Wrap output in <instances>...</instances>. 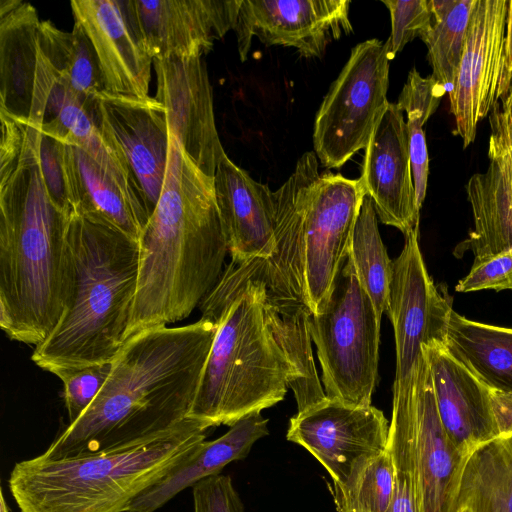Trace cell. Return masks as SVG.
<instances>
[{
    "label": "cell",
    "mask_w": 512,
    "mask_h": 512,
    "mask_svg": "<svg viewBox=\"0 0 512 512\" xmlns=\"http://www.w3.org/2000/svg\"><path fill=\"white\" fill-rule=\"evenodd\" d=\"M389 424L372 405L326 398L290 418L286 438L306 449L333 484H343L357 463L386 449Z\"/></svg>",
    "instance_id": "13"
},
{
    "label": "cell",
    "mask_w": 512,
    "mask_h": 512,
    "mask_svg": "<svg viewBox=\"0 0 512 512\" xmlns=\"http://www.w3.org/2000/svg\"><path fill=\"white\" fill-rule=\"evenodd\" d=\"M380 325L348 253L327 299L310 320L327 398L352 406L372 405L379 381Z\"/></svg>",
    "instance_id": "7"
},
{
    "label": "cell",
    "mask_w": 512,
    "mask_h": 512,
    "mask_svg": "<svg viewBox=\"0 0 512 512\" xmlns=\"http://www.w3.org/2000/svg\"><path fill=\"white\" fill-rule=\"evenodd\" d=\"M460 512H470L468 509H463L462 511Z\"/></svg>",
    "instance_id": "46"
},
{
    "label": "cell",
    "mask_w": 512,
    "mask_h": 512,
    "mask_svg": "<svg viewBox=\"0 0 512 512\" xmlns=\"http://www.w3.org/2000/svg\"><path fill=\"white\" fill-rule=\"evenodd\" d=\"M489 158L512 152V81L494 104L490 114Z\"/></svg>",
    "instance_id": "40"
},
{
    "label": "cell",
    "mask_w": 512,
    "mask_h": 512,
    "mask_svg": "<svg viewBox=\"0 0 512 512\" xmlns=\"http://www.w3.org/2000/svg\"><path fill=\"white\" fill-rule=\"evenodd\" d=\"M504 156H505V159H506V162H507L509 176H510V181H511V187H512V152L508 153V154H505Z\"/></svg>",
    "instance_id": "44"
},
{
    "label": "cell",
    "mask_w": 512,
    "mask_h": 512,
    "mask_svg": "<svg viewBox=\"0 0 512 512\" xmlns=\"http://www.w3.org/2000/svg\"><path fill=\"white\" fill-rule=\"evenodd\" d=\"M155 98L166 110L169 130L192 161L213 178L226 154L215 123L213 92L201 56L154 59Z\"/></svg>",
    "instance_id": "17"
},
{
    "label": "cell",
    "mask_w": 512,
    "mask_h": 512,
    "mask_svg": "<svg viewBox=\"0 0 512 512\" xmlns=\"http://www.w3.org/2000/svg\"><path fill=\"white\" fill-rule=\"evenodd\" d=\"M35 125L39 161L47 188L53 200L72 214L66 183L65 143L44 132L39 125Z\"/></svg>",
    "instance_id": "36"
},
{
    "label": "cell",
    "mask_w": 512,
    "mask_h": 512,
    "mask_svg": "<svg viewBox=\"0 0 512 512\" xmlns=\"http://www.w3.org/2000/svg\"><path fill=\"white\" fill-rule=\"evenodd\" d=\"M69 246L66 309L31 356L56 376L115 358L126 339L138 283L139 243L115 227L72 213Z\"/></svg>",
    "instance_id": "4"
},
{
    "label": "cell",
    "mask_w": 512,
    "mask_h": 512,
    "mask_svg": "<svg viewBox=\"0 0 512 512\" xmlns=\"http://www.w3.org/2000/svg\"><path fill=\"white\" fill-rule=\"evenodd\" d=\"M112 369V361L67 371L57 377L64 387L69 423L75 422L94 402Z\"/></svg>",
    "instance_id": "35"
},
{
    "label": "cell",
    "mask_w": 512,
    "mask_h": 512,
    "mask_svg": "<svg viewBox=\"0 0 512 512\" xmlns=\"http://www.w3.org/2000/svg\"><path fill=\"white\" fill-rule=\"evenodd\" d=\"M482 289H512V250L474 262L470 272L455 287L458 292Z\"/></svg>",
    "instance_id": "38"
},
{
    "label": "cell",
    "mask_w": 512,
    "mask_h": 512,
    "mask_svg": "<svg viewBox=\"0 0 512 512\" xmlns=\"http://www.w3.org/2000/svg\"><path fill=\"white\" fill-rule=\"evenodd\" d=\"M37 46L54 72L81 98L90 101L105 90L97 55L78 22L74 21L72 32H65L48 20L41 21Z\"/></svg>",
    "instance_id": "28"
},
{
    "label": "cell",
    "mask_w": 512,
    "mask_h": 512,
    "mask_svg": "<svg viewBox=\"0 0 512 512\" xmlns=\"http://www.w3.org/2000/svg\"><path fill=\"white\" fill-rule=\"evenodd\" d=\"M452 308L430 278L418 243V230L405 236L400 255L393 260L389 316L395 337L396 373L392 414L416 410L429 364L424 346L445 342Z\"/></svg>",
    "instance_id": "8"
},
{
    "label": "cell",
    "mask_w": 512,
    "mask_h": 512,
    "mask_svg": "<svg viewBox=\"0 0 512 512\" xmlns=\"http://www.w3.org/2000/svg\"><path fill=\"white\" fill-rule=\"evenodd\" d=\"M138 243L137 291L125 341L187 318L218 282L228 252L213 178L171 131L164 186Z\"/></svg>",
    "instance_id": "3"
},
{
    "label": "cell",
    "mask_w": 512,
    "mask_h": 512,
    "mask_svg": "<svg viewBox=\"0 0 512 512\" xmlns=\"http://www.w3.org/2000/svg\"><path fill=\"white\" fill-rule=\"evenodd\" d=\"M495 448L512 471V434L492 441Z\"/></svg>",
    "instance_id": "43"
},
{
    "label": "cell",
    "mask_w": 512,
    "mask_h": 512,
    "mask_svg": "<svg viewBox=\"0 0 512 512\" xmlns=\"http://www.w3.org/2000/svg\"><path fill=\"white\" fill-rule=\"evenodd\" d=\"M438 413L450 440L467 460L499 438L490 388L456 359L443 342L424 346Z\"/></svg>",
    "instance_id": "21"
},
{
    "label": "cell",
    "mask_w": 512,
    "mask_h": 512,
    "mask_svg": "<svg viewBox=\"0 0 512 512\" xmlns=\"http://www.w3.org/2000/svg\"><path fill=\"white\" fill-rule=\"evenodd\" d=\"M133 27L152 59L207 54L234 29L242 0H125Z\"/></svg>",
    "instance_id": "16"
},
{
    "label": "cell",
    "mask_w": 512,
    "mask_h": 512,
    "mask_svg": "<svg viewBox=\"0 0 512 512\" xmlns=\"http://www.w3.org/2000/svg\"><path fill=\"white\" fill-rule=\"evenodd\" d=\"M199 306L216 333L188 417L230 427L282 401L292 373L266 323L257 285L213 289Z\"/></svg>",
    "instance_id": "6"
},
{
    "label": "cell",
    "mask_w": 512,
    "mask_h": 512,
    "mask_svg": "<svg viewBox=\"0 0 512 512\" xmlns=\"http://www.w3.org/2000/svg\"><path fill=\"white\" fill-rule=\"evenodd\" d=\"M65 170L72 213L102 221L139 240L149 219L147 211L85 151L65 143Z\"/></svg>",
    "instance_id": "24"
},
{
    "label": "cell",
    "mask_w": 512,
    "mask_h": 512,
    "mask_svg": "<svg viewBox=\"0 0 512 512\" xmlns=\"http://www.w3.org/2000/svg\"><path fill=\"white\" fill-rule=\"evenodd\" d=\"M215 197L231 261L268 258L276 250L274 191L225 154L213 177Z\"/></svg>",
    "instance_id": "22"
},
{
    "label": "cell",
    "mask_w": 512,
    "mask_h": 512,
    "mask_svg": "<svg viewBox=\"0 0 512 512\" xmlns=\"http://www.w3.org/2000/svg\"><path fill=\"white\" fill-rule=\"evenodd\" d=\"M216 325L207 319L129 337L90 407L40 454L59 459L127 444L173 428L194 403Z\"/></svg>",
    "instance_id": "2"
},
{
    "label": "cell",
    "mask_w": 512,
    "mask_h": 512,
    "mask_svg": "<svg viewBox=\"0 0 512 512\" xmlns=\"http://www.w3.org/2000/svg\"><path fill=\"white\" fill-rule=\"evenodd\" d=\"M0 499H1L0 512H9V507H8V505L5 502L4 494H3L2 489H1Z\"/></svg>",
    "instance_id": "45"
},
{
    "label": "cell",
    "mask_w": 512,
    "mask_h": 512,
    "mask_svg": "<svg viewBox=\"0 0 512 512\" xmlns=\"http://www.w3.org/2000/svg\"><path fill=\"white\" fill-rule=\"evenodd\" d=\"M391 429L405 440L412 462L419 512H457L466 459L441 422L428 368L413 416H391Z\"/></svg>",
    "instance_id": "18"
},
{
    "label": "cell",
    "mask_w": 512,
    "mask_h": 512,
    "mask_svg": "<svg viewBox=\"0 0 512 512\" xmlns=\"http://www.w3.org/2000/svg\"><path fill=\"white\" fill-rule=\"evenodd\" d=\"M394 477L387 449L361 460L343 484H333L337 512H386L393 495Z\"/></svg>",
    "instance_id": "33"
},
{
    "label": "cell",
    "mask_w": 512,
    "mask_h": 512,
    "mask_svg": "<svg viewBox=\"0 0 512 512\" xmlns=\"http://www.w3.org/2000/svg\"><path fill=\"white\" fill-rule=\"evenodd\" d=\"M208 424L187 417L171 429L77 456L15 463L8 485L21 512H125L129 504L206 440Z\"/></svg>",
    "instance_id": "5"
},
{
    "label": "cell",
    "mask_w": 512,
    "mask_h": 512,
    "mask_svg": "<svg viewBox=\"0 0 512 512\" xmlns=\"http://www.w3.org/2000/svg\"><path fill=\"white\" fill-rule=\"evenodd\" d=\"M40 22L29 3L0 0V110L17 118L29 117Z\"/></svg>",
    "instance_id": "25"
},
{
    "label": "cell",
    "mask_w": 512,
    "mask_h": 512,
    "mask_svg": "<svg viewBox=\"0 0 512 512\" xmlns=\"http://www.w3.org/2000/svg\"><path fill=\"white\" fill-rule=\"evenodd\" d=\"M475 0H428L433 17L430 32L422 40L433 78L448 92L455 82L470 14Z\"/></svg>",
    "instance_id": "32"
},
{
    "label": "cell",
    "mask_w": 512,
    "mask_h": 512,
    "mask_svg": "<svg viewBox=\"0 0 512 512\" xmlns=\"http://www.w3.org/2000/svg\"><path fill=\"white\" fill-rule=\"evenodd\" d=\"M267 424L261 412H254L238 420L219 438L202 441L189 459L143 491L125 512H155L186 488L220 474L227 464L246 458L254 443L269 434Z\"/></svg>",
    "instance_id": "23"
},
{
    "label": "cell",
    "mask_w": 512,
    "mask_h": 512,
    "mask_svg": "<svg viewBox=\"0 0 512 512\" xmlns=\"http://www.w3.org/2000/svg\"><path fill=\"white\" fill-rule=\"evenodd\" d=\"M349 0H242L234 31L239 56L247 59L253 37L264 45L295 48L321 58L327 46L353 31Z\"/></svg>",
    "instance_id": "14"
},
{
    "label": "cell",
    "mask_w": 512,
    "mask_h": 512,
    "mask_svg": "<svg viewBox=\"0 0 512 512\" xmlns=\"http://www.w3.org/2000/svg\"><path fill=\"white\" fill-rule=\"evenodd\" d=\"M391 17V34L386 46L390 60L400 52L407 43L416 37L423 40L430 32L433 17L428 0H382Z\"/></svg>",
    "instance_id": "34"
},
{
    "label": "cell",
    "mask_w": 512,
    "mask_h": 512,
    "mask_svg": "<svg viewBox=\"0 0 512 512\" xmlns=\"http://www.w3.org/2000/svg\"><path fill=\"white\" fill-rule=\"evenodd\" d=\"M358 278L375 307L379 320L389 310L393 260L383 244L377 214L365 195L354 227L349 251Z\"/></svg>",
    "instance_id": "30"
},
{
    "label": "cell",
    "mask_w": 512,
    "mask_h": 512,
    "mask_svg": "<svg viewBox=\"0 0 512 512\" xmlns=\"http://www.w3.org/2000/svg\"><path fill=\"white\" fill-rule=\"evenodd\" d=\"M474 230L460 246L474 253V262L512 250V187L505 156L490 159L488 169L466 185Z\"/></svg>",
    "instance_id": "26"
},
{
    "label": "cell",
    "mask_w": 512,
    "mask_h": 512,
    "mask_svg": "<svg viewBox=\"0 0 512 512\" xmlns=\"http://www.w3.org/2000/svg\"><path fill=\"white\" fill-rule=\"evenodd\" d=\"M448 90L438 83L432 75L422 77L413 68L399 95L396 105L407 115L409 151L416 202L419 210L426 196L429 158L423 131V125L438 108L442 97Z\"/></svg>",
    "instance_id": "31"
},
{
    "label": "cell",
    "mask_w": 512,
    "mask_h": 512,
    "mask_svg": "<svg viewBox=\"0 0 512 512\" xmlns=\"http://www.w3.org/2000/svg\"><path fill=\"white\" fill-rule=\"evenodd\" d=\"M192 488L194 512H244L242 500L227 475L207 477Z\"/></svg>",
    "instance_id": "39"
},
{
    "label": "cell",
    "mask_w": 512,
    "mask_h": 512,
    "mask_svg": "<svg viewBox=\"0 0 512 512\" xmlns=\"http://www.w3.org/2000/svg\"><path fill=\"white\" fill-rule=\"evenodd\" d=\"M93 111L102 136L135 176L150 217L164 186L169 159L170 131L164 106L155 97L103 90L94 97Z\"/></svg>",
    "instance_id": "11"
},
{
    "label": "cell",
    "mask_w": 512,
    "mask_h": 512,
    "mask_svg": "<svg viewBox=\"0 0 512 512\" xmlns=\"http://www.w3.org/2000/svg\"><path fill=\"white\" fill-rule=\"evenodd\" d=\"M512 81V0L508 1L504 69L500 83L499 97L506 92Z\"/></svg>",
    "instance_id": "42"
},
{
    "label": "cell",
    "mask_w": 512,
    "mask_h": 512,
    "mask_svg": "<svg viewBox=\"0 0 512 512\" xmlns=\"http://www.w3.org/2000/svg\"><path fill=\"white\" fill-rule=\"evenodd\" d=\"M78 22L97 55L105 90L148 97L152 57L138 37L125 0H72Z\"/></svg>",
    "instance_id": "20"
},
{
    "label": "cell",
    "mask_w": 512,
    "mask_h": 512,
    "mask_svg": "<svg viewBox=\"0 0 512 512\" xmlns=\"http://www.w3.org/2000/svg\"><path fill=\"white\" fill-rule=\"evenodd\" d=\"M360 179L377 217L405 236L418 230L408 132L403 112L388 104L365 149Z\"/></svg>",
    "instance_id": "19"
},
{
    "label": "cell",
    "mask_w": 512,
    "mask_h": 512,
    "mask_svg": "<svg viewBox=\"0 0 512 512\" xmlns=\"http://www.w3.org/2000/svg\"><path fill=\"white\" fill-rule=\"evenodd\" d=\"M507 10L506 0H475L470 14L457 76L448 92L453 134L464 148L474 141L478 123L499 98Z\"/></svg>",
    "instance_id": "12"
},
{
    "label": "cell",
    "mask_w": 512,
    "mask_h": 512,
    "mask_svg": "<svg viewBox=\"0 0 512 512\" xmlns=\"http://www.w3.org/2000/svg\"><path fill=\"white\" fill-rule=\"evenodd\" d=\"M512 512V471L493 442L475 450L461 476L457 512Z\"/></svg>",
    "instance_id": "29"
},
{
    "label": "cell",
    "mask_w": 512,
    "mask_h": 512,
    "mask_svg": "<svg viewBox=\"0 0 512 512\" xmlns=\"http://www.w3.org/2000/svg\"><path fill=\"white\" fill-rule=\"evenodd\" d=\"M390 58L385 42L365 40L325 95L314 122V153L326 168H340L366 149L389 102Z\"/></svg>",
    "instance_id": "9"
},
{
    "label": "cell",
    "mask_w": 512,
    "mask_h": 512,
    "mask_svg": "<svg viewBox=\"0 0 512 512\" xmlns=\"http://www.w3.org/2000/svg\"><path fill=\"white\" fill-rule=\"evenodd\" d=\"M0 119V327L36 347L67 306L71 214L45 183L36 125L4 111Z\"/></svg>",
    "instance_id": "1"
},
{
    "label": "cell",
    "mask_w": 512,
    "mask_h": 512,
    "mask_svg": "<svg viewBox=\"0 0 512 512\" xmlns=\"http://www.w3.org/2000/svg\"><path fill=\"white\" fill-rule=\"evenodd\" d=\"M302 206L305 281L312 314L327 299L350 251L354 227L366 195L360 178L318 171L314 152L295 166Z\"/></svg>",
    "instance_id": "10"
},
{
    "label": "cell",
    "mask_w": 512,
    "mask_h": 512,
    "mask_svg": "<svg viewBox=\"0 0 512 512\" xmlns=\"http://www.w3.org/2000/svg\"><path fill=\"white\" fill-rule=\"evenodd\" d=\"M491 406L499 438L512 434V393L490 389Z\"/></svg>",
    "instance_id": "41"
},
{
    "label": "cell",
    "mask_w": 512,
    "mask_h": 512,
    "mask_svg": "<svg viewBox=\"0 0 512 512\" xmlns=\"http://www.w3.org/2000/svg\"><path fill=\"white\" fill-rule=\"evenodd\" d=\"M93 102L94 99L88 101L73 92L54 72L37 46L28 119L47 134L85 151L135 203L146 210L135 176L98 128Z\"/></svg>",
    "instance_id": "15"
},
{
    "label": "cell",
    "mask_w": 512,
    "mask_h": 512,
    "mask_svg": "<svg viewBox=\"0 0 512 512\" xmlns=\"http://www.w3.org/2000/svg\"><path fill=\"white\" fill-rule=\"evenodd\" d=\"M386 449L395 471L393 495L386 512H419L412 462L404 439L389 431Z\"/></svg>",
    "instance_id": "37"
},
{
    "label": "cell",
    "mask_w": 512,
    "mask_h": 512,
    "mask_svg": "<svg viewBox=\"0 0 512 512\" xmlns=\"http://www.w3.org/2000/svg\"><path fill=\"white\" fill-rule=\"evenodd\" d=\"M444 344L490 389L512 393V329L472 321L452 310Z\"/></svg>",
    "instance_id": "27"
}]
</instances>
